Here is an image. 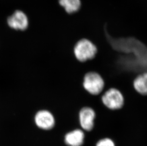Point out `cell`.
Segmentation results:
<instances>
[{
	"mask_svg": "<svg viewBox=\"0 0 147 146\" xmlns=\"http://www.w3.org/2000/svg\"><path fill=\"white\" fill-rule=\"evenodd\" d=\"M97 52L96 45L85 38L78 40L74 46V53L75 58L82 63L93 59L96 57Z\"/></svg>",
	"mask_w": 147,
	"mask_h": 146,
	"instance_id": "1",
	"label": "cell"
},
{
	"mask_svg": "<svg viewBox=\"0 0 147 146\" xmlns=\"http://www.w3.org/2000/svg\"><path fill=\"white\" fill-rule=\"evenodd\" d=\"M83 87L92 95H99L104 91L105 82L98 73L94 71L87 72L83 79Z\"/></svg>",
	"mask_w": 147,
	"mask_h": 146,
	"instance_id": "2",
	"label": "cell"
},
{
	"mask_svg": "<svg viewBox=\"0 0 147 146\" xmlns=\"http://www.w3.org/2000/svg\"><path fill=\"white\" fill-rule=\"evenodd\" d=\"M101 101L107 109L118 111L124 104L123 95L119 90L115 88H109L101 94Z\"/></svg>",
	"mask_w": 147,
	"mask_h": 146,
	"instance_id": "3",
	"label": "cell"
},
{
	"mask_svg": "<svg viewBox=\"0 0 147 146\" xmlns=\"http://www.w3.org/2000/svg\"><path fill=\"white\" fill-rule=\"evenodd\" d=\"M78 119L80 128L85 132H91L96 126V113L92 108L82 107L78 113Z\"/></svg>",
	"mask_w": 147,
	"mask_h": 146,
	"instance_id": "4",
	"label": "cell"
},
{
	"mask_svg": "<svg viewBox=\"0 0 147 146\" xmlns=\"http://www.w3.org/2000/svg\"><path fill=\"white\" fill-rule=\"evenodd\" d=\"M34 121L36 127L42 131H49L56 126L55 118L51 112L47 110L39 111L35 115Z\"/></svg>",
	"mask_w": 147,
	"mask_h": 146,
	"instance_id": "5",
	"label": "cell"
},
{
	"mask_svg": "<svg viewBox=\"0 0 147 146\" xmlns=\"http://www.w3.org/2000/svg\"><path fill=\"white\" fill-rule=\"evenodd\" d=\"M85 140V132L80 128L67 131L63 136V142L66 146H82Z\"/></svg>",
	"mask_w": 147,
	"mask_h": 146,
	"instance_id": "6",
	"label": "cell"
},
{
	"mask_svg": "<svg viewBox=\"0 0 147 146\" xmlns=\"http://www.w3.org/2000/svg\"><path fill=\"white\" fill-rule=\"evenodd\" d=\"M8 24L14 29L25 30L28 25V18L22 11H17L8 19Z\"/></svg>",
	"mask_w": 147,
	"mask_h": 146,
	"instance_id": "7",
	"label": "cell"
},
{
	"mask_svg": "<svg viewBox=\"0 0 147 146\" xmlns=\"http://www.w3.org/2000/svg\"><path fill=\"white\" fill-rule=\"evenodd\" d=\"M133 86L138 93L143 96L147 95V72L138 74L133 80Z\"/></svg>",
	"mask_w": 147,
	"mask_h": 146,
	"instance_id": "8",
	"label": "cell"
},
{
	"mask_svg": "<svg viewBox=\"0 0 147 146\" xmlns=\"http://www.w3.org/2000/svg\"><path fill=\"white\" fill-rule=\"evenodd\" d=\"M59 2L68 14L77 13L82 7L81 0H59Z\"/></svg>",
	"mask_w": 147,
	"mask_h": 146,
	"instance_id": "9",
	"label": "cell"
},
{
	"mask_svg": "<svg viewBox=\"0 0 147 146\" xmlns=\"http://www.w3.org/2000/svg\"><path fill=\"white\" fill-rule=\"evenodd\" d=\"M95 146H116L113 139L109 137H104L98 139Z\"/></svg>",
	"mask_w": 147,
	"mask_h": 146,
	"instance_id": "10",
	"label": "cell"
}]
</instances>
